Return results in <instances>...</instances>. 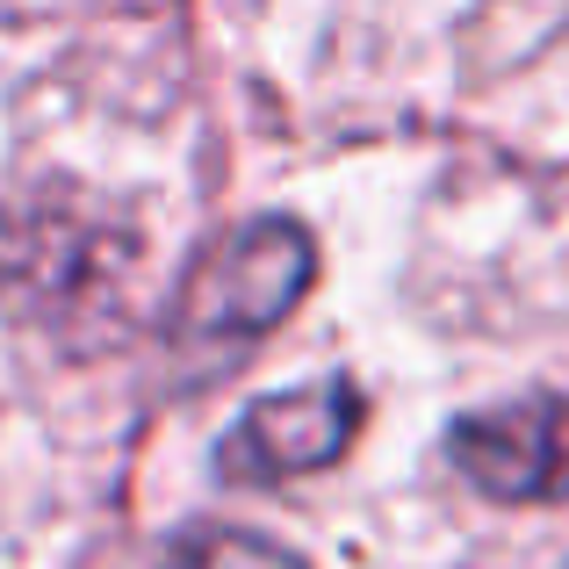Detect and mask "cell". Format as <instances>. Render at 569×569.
Wrapping results in <instances>:
<instances>
[{"mask_svg": "<svg viewBox=\"0 0 569 569\" xmlns=\"http://www.w3.org/2000/svg\"><path fill=\"white\" fill-rule=\"evenodd\" d=\"M144 238L101 194L37 181L0 202V303L14 325L87 353L130 325Z\"/></svg>", "mask_w": 569, "mask_h": 569, "instance_id": "1", "label": "cell"}, {"mask_svg": "<svg viewBox=\"0 0 569 569\" xmlns=\"http://www.w3.org/2000/svg\"><path fill=\"white\" fill-rule=\"evenodd\" d=\"M310 289H318V238L296 217H252L181 274L173 332L194 347H246L274 332Z\"/></svg>", "mask_w": 569, "mask_h": 569, "instance_id": "2", "label": "cell"}, {"mask_svg": "<svg viewBox=\"0 0 569 569\" xmlns=\"http://www.w3.org/2000/svg\"><path fill=\"white\" fill-rule=\"evenodd\" d=\"M361 426H368V397L353 376L274 389L217 432V483L274 490V483H296V476H318L361 440Z\"/></svg>", "mask_w": 569, "mask_h": 569, "instance_id": "3", "label": "cell"}, {"mask_svg": "<svg viewBox=\"0 0 569 569\" xmlns=\"http://www.w3.org/2000/svg\"><path fill=\"white\" fill-rule=\"evenodd\" d=\"M440 447L461 483L498 505L569 498V397H556V389H533L519 403H490V411H461Z\"/></svg>", "mask_w": 569, "mask_h": 569, "instance_id": "4", "label": "cell"}, {"mask_svg": "<svg viewBox=\"0 0 569 569\" xmlns=\"http://www.w3.org/2000/svg\"><path fill=\"white\" fill-rule=\"evenodd\" d=\"M159 569H310V562L296 556L289 541H274V533L209 519V527H188L181 541L159 556Z\"/></svg>", "mask_w": 569, "mask_h": 569, "instance_id": "5", "label": "cell"}]
</instances>
